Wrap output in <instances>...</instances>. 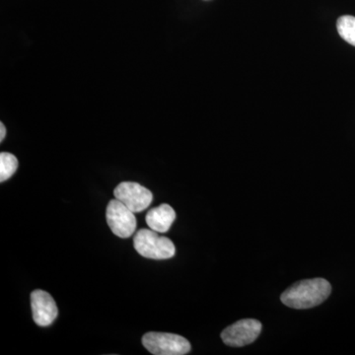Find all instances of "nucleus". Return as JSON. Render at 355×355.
Returning a JSON list of instances; mask_svg holds the SVG:
<instances>
[{
	"label": "nucleus",
	"mask_w": 355,
	"mask_h": 355,
	"mask_svg": "<svg viewBox=\"0 0 355 355\" xmlns=\"http://www.w3.org/2000/svg\"><path fill=\"white\" fill-rule=\"evenodd\" d=\"M33 319L40 327H49L55 322L58 309L55 300L48 292L35 291L31 294Z\"/></svg>",
	"instance_id": "obj_7"
},
{
	"label": "nucleus",
	"mask_w": 355,
	"mask_h": 355,
	"mask_svg": "<svg viewBox=\"0 0 355 355\" xmlns=\"http://www.w3.org/2000/svg\"><path fill=\"white\" fill-rule=\"evenodd\" d=\"M142 345L154 355H184L191 350L190 342L183 336L156 331L146 334Z\"/></svg>",
	"instance_id": "obj_3"
},
{
	"label": "nucleus",
	"mask_w": 355,
	"mask_h": 355,
	"mask_svg": "<svg viewBox=\"0 0 355 355\" xmlns=\"http://www.w3.org/2000/svg\"><path fill=\"white\" fill-rule=\"evenodd\" d=\"M18 168V160L13 154L0 153V182L7 181L15 174Z\"/></svg>",
	"instance_id": "obj_10"
},
{
	"label": "nucleus",
	"mask_w": 355,
	"mask_h": 355,
	"mask_svg": "<svg viewBox=\"0 0 355 355\" xmlns=\"http://www.w3.org/2000/svg\"><path fill=\"white\" fill-rule=\"evenodd\" d=\"M331 286L328 280H301L288 287L280 296L282 303L293 309H309L323 303L330 296Z\"/></svg>",
	"instance_id": "obj_1"
},
{
	"label": "nucleus",
	"mask_w": 355,
	"mask_h": 355,
	"mask_svg": "<svg viewBox=\"0 0 355 355\" xmlns=\"http://www.w3.org/2000/svg\"><path fill=\"white\" fill-rule=\"evenodd\" d=\"M175 219L176 212L171 205L167 203H163L158 207L149 210L146 217L148 227L158 233H166L169 231Z\"/></svg>",
	"instance_id": "obj_8"
},
{
	"label": "nucleus",
	"mask_w": 355,
	"mask_h": 355,
	"mask_svg": "<svg viewBox=\"0 0 355 355\" xmlns=\"http://www.w3.org/2000/svg\"><path fill=\"white\" fill-rule=\"evenodd\" d=\"M6 128L4 127L3 123H0V141H3L4 139H6Z\"/></svg>",
	"instance_id": "obj_11"
},
{
	"label": "nucleus",
	"mask_w": 355,
	"mask_h": 355,
	"mask_svg": "<svg viewBox=\"0 0 355 355\" xmlns=\"http://www.w3.org/2000/svg\"><path fill=\"white\" fill-rule=\"evenodd\" d=\"M133 246L140 256L153 260H167L176 253L171 240L159 235L153 229H140L135 236Z\"/></svg>",
	"instance_id": "obj_2"
},
{
	"label": "nucleus",
	"mask_w": 355,
	"mask_h": 355,
	"mask_svg": "<svg viewBox=\"0 0 355 355\" xmlns=\"http://www.w3.org/2000/svg\"><path fill=\"white\" fill-rule=\"evenodd\" d=\"M114 195L135 214L146 210L153 200V193L135 182H123L114 189Z\"/></svg>",
	"instance_id": "obj_5"
},
{
	"label": "nucleus",
	"mask_w": 355,
	"mask_h": 355,
	"mask_svg": "<svg viewBox=\"0 0 355 355\" xmlns=\"http://www.w3.org/2000/svg\"><path fill=\"white\" fill-rule=\"evenodd\" d=\"M261 331V324L257 320H240L222 331L221 338L229 347H244L254 343Z\"/></svg>",
	"instance_id": "obj_6"
},
{
	"label": "nucleus",
	"mask_w": 355,
	"mask_h": 355,
	"mask_svg": "<svg viewBox=\"0 0 355 355\" xmlns=\"http://www.w3.org/2000/svg\"><path fill=\"white\" fill-rule=\"evenodd\" d=\"M338 34L345 42L355 46V17L345 15L338 18L336 22Z\"/></svg>",
	"instance_id": "obj_9"
},
{
	"label": "nucleus",
	"mask_w": 355,
	"mask_h": 355,
	"mask_svg": "<svg viewBox=\"0 0 355 355\" xmlns=\"http://www.w3.org/2000/svg\"><path fill=\"white\" fill-rule=\"evenodd\" d=\"M106 218L112 232L118 237L127 239L135 232L137 218L135 212L116 198L110 200L106 210Z\"/></svg>",
	"instance_id": "obj_4"
}]
</instances>
